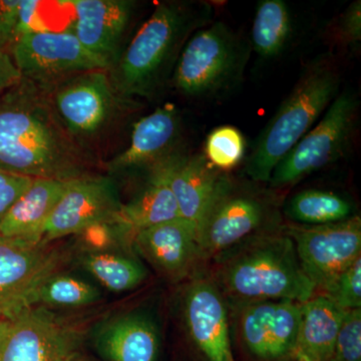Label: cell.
I'll use <instances>...</instances> for the list:
<instances>
[{
  "label": "cell",
  "instance_id": "cell-1",
  "mask_svg": "<svg viewBox=\"0 0 361 361\" xmlns=\"http://www.w3.org/2000/svg\"><path fill=\"white\" fill-rule=\"evenodd\" d=\"M85 151L66 132L44 85L21 78L0 96V171L30 179L73 180Z\"/></svg>",
  "mask_w": 361,
  "mask_h": 361
},
{
  "label": "cell",
  "instance_id": "cell-2",
  "mask_svg": "<svg viewBox=\"0 0 361 361\" xmlns=\"http://www.w3.org/2000/svg\"><path fill=\"white\" fill-rule=\"evenodd\" d=\"M210 18V7L206 4H159L109 70L118 96L125 101L155 97L172 78L188 40L208 25Z\"/></svg>",
  "mask_w": 361,
  "mask_h": 361
},
{
  "label": "cell",
  "instance_id": "cell-3",
  "mask_svg": "<svg viewBox=\"0 0 361 361\" xmlns=\"http://www.w3.org/2000/svg\"><path fill=\"white\" fill-rule=\"evenodd\" d=\"M216 259L218 283L245 305L269 300L301 304L316 290L288 235L259 233Z\"/></svg>",
  "mask_w": 361,
  "mask_h": 361
},
{
  "label": "cell",
  "instance_id": "cell-4",
  "mask_svg": "<svg viewBox=\"0 0 361 361\" xmlns=\"http://www.w3.org/2000/svg\"><path fill=\"white\" fill-rule=\"evenodd\" d=\"M339 89L341 75L334 61L318 59L305 68L256 139L246 174L256 182H268L278 164L314 127Z\"/></svg>",
  "mask_w": 361,
  "mask_h": 361
},
{
  "label": "cell",
  "instance_id": "cell-5",
  "mask_svg": "<svg viewBox=\"0 0 361 361\" xmlns=\"http://www.w3.org/2000/svg\"><path fill=\"white\" fill-rule=\"evenodd\" d=\"M250 47L223 21L197 30L183 47L171 82L183 96L219 97L243 77Z\"/></svg>",
  "mask_w": 361,
  "mask_h": 361
},
{
  "label": "cell",
  "instance_id": "cell-6",
  "mask_svg": "<svg viewBox=\"0 0 361 361\" xmlns=\"http://www.w3.org/2000/svg\"><path fill=\"white\" fill-rule=\"evenodd\" d=\"M357 97L349 90L339 92L320 122L314 126L273 171L272 188L295 184L345 155L357 125Z\"/></svg>",
  "mask_w": 361,
  "mask_h": 361
},
{
  "label": "cell",
  "instance_id": "cell-7",
  "mask_svg": "<svg viewBox=\"0 0 361 361\" xmlns=\"http://www.w3.org/2000/svg\"><path fill=\"white\" fill-rule=\"evenodd\" d=\"M44 87L59 121L84 151L106 132L125 102L106 70L85 71Z\"/></svg>",
  "mask_w": 361,
  "mask_h": 361
},
{
  "label": "cell",
  "instance_id": "cell-8",
  "mask_svg": "<svg viewBox=\"0 0 361 361\" xmlns=\"http://www.w3.org/2000/svg\"><path fill=\"white\" fill-rule=\"evenodd\" d=\"M80 341L77 327L44 306L0 319V361H71Z\"/></svg>",
  "mask_w": 361,
  "mask_h": 361
},
{
  "label": "cell",
  "instance_id": "cell-9",
  "mask_svg": "<svg viewBox=\"0 0 361 361\" xmlns=\"http://www.w3.org/2000/svg\"><path fill=\"white\" fill-rule=\"evenodd\" d=\"M269 202L228 178L197 230L200 259L217 258L259 231L272 217Z\"/></svg>",
  "mask_w": 361,
  "mask_h": 361
},
{
  "label": "cell",
  "instance_id": "cell-10",
  "mask_svg": "<svg viewBox=\"0 0 361 361\" xmlns=\"http://www.w3.org/2000/svg\"><path fill=\"white\" fill-rule=\"evenodd\" d=\"M21 78L51 85L85 71L110 70L103 59L85 49L73 32L26 33L9 49Z\"/></svg>",
  "mask_w": 361,
  "mask_h": 361
},
{
  "label": "cell",
  "instance_id": "cell-11",
  "mask_svg": "<svg viewBox=\"0 0 361 361\" xmlns=\"http://www.w3.org/2000/svg\"><path fill=\"white\" fill-rule=\"evenodd\" d=\"M287 235L295 245L303 272L315 289L322 292L361 256V220L357 215L334 224L291 225Z\"/></svg>",
  "mask_w": 361,
  "mask_h": 361
},
{
  "label": "cell",
  "instance_id": "cell-12",
  "mask_svg": "<svg viewBox=\"0 0 361 361\" xmlns=\"http://www.w3.org/2000/svg\"><path fill=\"white\" fill-rule=\"evenodd\" d=\"M61 261L51 244L0 236V319L35 305L39 287Z\"/></svg>",
  "mask_w": 361,
  "mask_h": 361
},
{
  "label": "cell",
  "instance_id": "cell-13",
  "mask_svg": "<svg viewBox=\"0 0 361 361\" xmlns=\"http://www.w3.org/2000/svg\"><path fill=\"white\" fill-rule=\"evenodd\" d=\"M122 206L115 180L103 176L75 178L45 223L39 242L49 245L54 240L77 235L90 225L116 221Z\"/></svg>",
  "mask_w": 361,
  "mask_h": 361
},
{
  "label": "cell",
  "instance_id": "cell-14",
  "mask_svg": "<svg viewBox=\"0 0 361 361\" xmlns=\"http://www.w3.org/2000/svg\"><path fill=\"white\" fill-rule=\"evenodd\" d=\"M180 116L177 106L167 104L137 121L130 146L106 164L111 175L152 170L179 153Z\"/></svg>",
  "mask_w": 361,
  "mask_h": 361
},
{
  "label": "cell",
  "instance_id": "cell-15",
  "mask_svg": "<svg viewBox=\"0 0 361 361\" xmlns=\"http://www.w3.org/2000/svg\"><path fill=\"white\" fill-rule=\"evenodd\" d=\"M185 320L190 336L209 361H234L227 307L218 285L194 280L184 299Z\"/></svg>",
  "mask_w": 361,
  "mask_h": 361
},
{
  "label": "cell",
  "instance_id": "cell-16",
  "mask_svg": "<svg viewBox=\"0 0 361 361\" xmlns=\"http://www.w3.org/2000/svg\"><path fill=\"white\" fill-rule=\"evenodd\" d=\"M73 35L85 49L103 59L110 68L120 58L121 44L135 6L130 0H71Z\"/></svg>",
  "mask_w": 361,
  "mask_h": 361
},
{
  "label": "cell",
  "instance_id": "cell-17",
  "mask_svg": "<svg viewBox=\"0 0 361 361\" xmlns=\"http://www.w3.org/2000/svg\"><path fill=\"white\" fill-rule=\"evenodd\" d=\"M300 318V303L288 300L247 304L241 315V332L251 353L278 358L290 353Z\"/></svg>",
  "mask_w": 361,
  "mask_h": 361
},
{
  "label": "cell",
  "instance_id": "cell-18",
  "mask_svg": "<svg viewBox=\"0 0 361 361\" xmlns=\"http://www.w3.org/2000/svg\"><path fill=\"white\" fill-rule=\"evenodd\" d=\"M132 244L142 257L173 281L188 276L201 260L196 233L180 218L135 233Z\"/></svg>",
  "mask_w": 361,
  "mask_h": 361
},
{
  "label": "cell",
  "instance_id": "cell-19",
  "mask_svg": "<svg viewBox=\"0 0 361 361\" xmlns=\"http://www.w3.org/2000/svg\"><path fill=\"white\" fill-rule=\"evenodd\" d=\"M228 178L214 168L203 154L187 156L180 153L173 163L170 185L180 218L191 225L196 234Z\"/></svg>",
  "mask_w": 361,
  "mask_h": 361
},
{
  "label": "cell",
  "instance_id": "cell-20",
  "mask_svg": "<svg viewBox=\"0 0 361 361\" xmlns=\"http://www.w3.org/2000/svg\"><path fill=\"white\" fill-rule=\"evenodd\" d=\"M94 345L109 361H157L160 336L149 316L129 312L104 322L94 336Z\"/></svg>",
  "mask_w": 361,
  "mask_h": 361
},
{
  "label": "cell",
  "instance_id": "cell-21",
  "mask_svg": "<svg viewBox=\"0 0 361 361\" xmlns=\"http://www.w3.org/2000/svg\"><path fill=\"white\" fill-rule=\"evenodd\" d=\"M182 152L149 171L148 182L129 203L123 204L116 222L134 238L135 233L179 219L180 213L170 185L173 163Z\"/></svg>",
  "mask_w": 361,
  "mask_h": 361
},
{
  "label": "cell",
  "instance_id": "cell-22",
  "mask_svg": "<svg viewBox=\"0 0 361 361\" xmlns=\"http://www.w3.org/2000/svg\"><path fill=\"white\" fill-rule=\"evenodd\" d=\"M345 310L323 295L300 304V318L290 355L295 361H330Z\"/></svg>",
  "mask_w": 361,
  "mask_h": 361
},
{
  "label": "cell",
  "instance_id": "cell-23",
  "mask_svg": "<svg viewBox=\"0 0 361 361\" xmlns=\"http://www.w3.org/2000/svg\"><path fill=\"white\" fill-rule=\"evenodd\" d=\"M71 180L33 179L0 224V236L39 241L45 223Z\"/></svg>",
  "mask_w": 361,
  "mask_h": 361
},
{
  "label": "cell",
  "instance_id": "cell-24",
  "mask_svg": "<svg viewBox=\"0 0 361 361\" xmlns=\"http://www.w3.org/2000/svg\"><path fill=\"white\" fill-rule=\"evenodd\" d=\"M292 32L290 9L283 0H261L252 25V47L260 58L271 59L282 54Z\"/></svg>",
  "mask_w": 361,
  "mask_h": 361
},
{
  "label": "cell",
  "instance_id": "cell-25",
  "mask_svg": "<svg viewBox=\"0 0 361 361\" xmlns=\"http://www.w3.org/2000/svg\"><path fill=\"white\" fill-rule=\"evenodd\" d=\"M80 263L104 287L118 293L137 288L148 276L137 258L118 252H84Z\"/></svg>",
  "mask_w": 361,
  "mask_h": 361
},
{
  "label": "cell",
  "instance_id": "cell-26",
  "mask_svg": "<svg viewBox=\"0 0 361 361\" xmlns=\"http://www.w3.org/2000/svg\"><path fill=\"white\" fill-rule=\"evenodd\" d=\"M355 206L345 197L334 192L306 190L287 202L284 214L306 226L334 224L353 217Z\"/></svg>",
  "mask_w": 361,
  "mask_h": 361
},
{
  "label": "cell",
  "instance_id": "cell-27",
  "mask_svg": "<svg viewBox=\"0 0 361 361\" xmlns=\"http://www.w3.org/2000/svg\"><path fill=\"white\" fill-rule=\"evenodd\" d=\"M101 298V291L94 285L58 272L39 287L35 305L47 308L84 307L97 303Z\"/></svg>",
  "mask_w": 361,
  "mask_h": 361
},
{
  "label": "cell",
  "instance_id": "cell-28",
  "mask_svg": "<svg viewBox=\"0 0 361 361\" xmlns=\"http://www.w3.org/2000/svg\"><path fill=\"white\" fill-rule=\"evenodd\" d=\"M245 151L243 134L232 126H222L207 137L204 156L214 168L227 172L241 163Z\"/></svg>",
  "mask_w": 361,
  "mask_h": 361
},
{
  "label": "cell",
  "instance_id": "cell-29",
  "mask_svg": "<svg viewBox=\"0 0 361 361\" xmlns=\"http://www.w3.org/2000/svg\"><path fill=\"white\" fill-rule=\"evenodd\" d=\"M75 236L85 252H115L116 246L133 243L132 235L116 221L90 225Z\"/></svg>",
  "mask_w": 361,
  "mask_h": 361
},
{
  "label": "cell",
  "instance_id": "cell-30",
  "mask_svg": "<svg viewBox=\"0 0 361 361\" xmlns=\"http://www.w3.org/2000/svg\"><path fill=\"white\" fill-rule=\"evenodd\" d=\"M323 294L342 310H360L361 256Z\"/></svg>",
  "mask_w": 361,
  "mask_h": 361
},
{
  "label": "cell",
  "instance_id": "cell-31",
  "mask_svg": "<svg viewBox=\"0 0 361 361\" xmlns=\"http://www.w3.org/2000/svg\"><path fill=\"white\" fill-rule=\"evenodd\" d=\"M330 361H361V308L344 313Z\"/></svg>",
  "mask_w": 361,
  "mask_h": 361
},
{
  "label": "cell",
  "instance_id": "cell-32",
  "mask_svg": "<svg viewBox=\"0 0 361 361\" xmlns=\"http://www.w3.org/2000/svg\"><path fill=\"white\" fill-rule=\"evenodd\" d=\"M21 0H0V51H9L18 39Z\"/></svg>",
  "mask_w": 361,
  "mask_h": 361
},
{
  "label": "cell",
  "instance_id": "cell-33",
  "mask_svg": "<svg viewBox=\"0 0 361 361\" xmlns=\"http://www.w3.org/2000/svg\"><path fill=\"white\" fill-rule=\"evenodd\" d=\"M32 180L0 171V224L14 202L32 184Z\"/></svg>",
  "mask_w": 361,
  "mask_h": 361
},
{
  "label": "cell",
  "instance_id": "cell-34",
  "mask_svg": "<svg viewBox=\"0 0 361 361\" xmlns=\"http://www.w3.org/2000/svg\"><path fill=\"white\" fill-rule=\"evenodd\" d=\"M339 37L345 44L356 45L361 40V1L353 2L341 16Z\"/></svg>",
  "mask_w": 361,
  "mask_h": 361
},
{
  "label": "cell",
  "instance_id": "cell-35",
  "mask_svg": "<svg viewBox=\"0 0 361 361\" xmlns=\"http://www.w3.org/2000/svg\"><path fill=\"white\" fill-rule=\"evenodd\" d=\"M20 71L14 65L9 51H0V96L20 82Z\"/></svg>",
  "mask_w": 361,
  "mask_h": 361
},
{
  "label": "cell",
  "instance_id": "cell-36",
  "mask_svg": "<svg viewBox=\"0 0 361 361\" xmlns=\"http://www.w3.org/2000/svg\"><path fill=\"white\" fill-rule=\"evenodd\" d=\"M71 361H80V360H75V358H73V360H71Z\"/></svg>",
  "mask_w": 361,
  "mask_h": 361
}]
</instances>
